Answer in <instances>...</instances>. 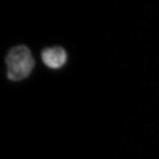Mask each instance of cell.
<instances>
[{"label": "cell", "instance_id": "7a4b0ae2", "mask_svg": "<svg viewBox=\"0 0 159 159\" xmlns=\"http://www.w3.org/2000/svg\"><path fill=\"white\" fill-rule=\"evenodd\" d=\"M41 60L47 67L53 70L62 68L67 61V53L61 47L44 48L41 54Z\"/></svg>", "mask_w": 159, "mask_h": 159}, {"label": "cell", "instance_id": "6da1fadb", "mask_svg": "<svg viewBox=\"0 0 159 159\" xmlns=\"http://www.w3.org/2000/svg\"><path fill=\"white\" fill-rule=\"evenodd\" d=\"M5 61L7 78L13 82L21 81L28 78L35 66L31 51L25 45L11 48L8 51Z\"/></svg>", "mask_w": 159, "mask_h": 159}]
</instances>
